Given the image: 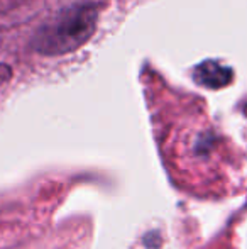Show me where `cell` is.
I'll list each match as a JSON object with an SVG mask.
<instances>
[{
    "label": "cell",
    "mask_w": 247,
    "mask_h": 249,
    "mask_svg": "<svg viewBox=\"0 0 247 249\" xmlns=\"http://www.w3.org/2000/svg\"><path fill=\"white\" fill-rule=\"evenodd\" d=\"M99 22V7L92 2L61 9L46 20L33 37V48L44 56H61L76 51L93 36Z\"/></svg>",
    "instance_id": "cell-1"
},
{
    "label": "cell",
    "mask_w": 247,
    "mask_h": 249,
    "mask_svg": "<svg viewBox=\"0 0 247 249\" xmlns=\"http://www.w3.org/2000/svg\"><path fill=\"white\" fill-rule=\"evenodd\" d=\"M10 80V68L5 65H0V90L5 87V83Z\"/></svg>",
    "instance_id": "cell-2"
}]
</instances>
